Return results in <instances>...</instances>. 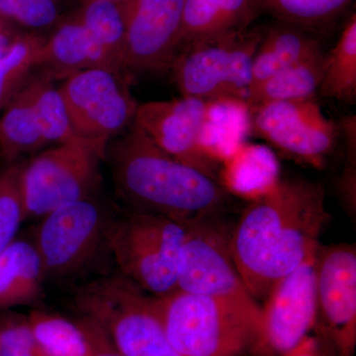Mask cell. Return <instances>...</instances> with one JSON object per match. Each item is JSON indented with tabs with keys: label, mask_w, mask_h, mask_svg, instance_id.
<instances>
[{
	"label": "cell",
	"mask_w": 356,
	"mask_h": 356,
	"mask_svg": "<svg viewBox=\"0 0 356 356\" xmlns=\"http://www.w3.org/2000/svg\"><path fill=\"white\" fill-rule=\"evenodd\" d=\"M283 356H337L334 346L327 337L315 332L309 334L293 350Z\"/></svg>",
	"instance_id": "obj_33"
},
{
	"label": "cell",
	"mask_w": 356,
	"mask_h": 356,
	"mask_svg": "<svg viewBox=\"0 0 356 356\" xmlns=\"http://www.w3.org/2000/svg\"><path fill=\"white\" fill-rule=\"evenodd\" d=\"M229 232L219 216L192 224L180 252L177 290L203 295L228 307L252 325L257 336L261 307L236 270L229 247Z\"/></svg>",
	"instance_id": "obj_7"
},
{
	"label": "cell",
	"mask_w": 356,
	"mask_h": 356,
	"mask_svg": "<svg viewBox=\"0 0 356 356\" xmlns=\"http://www.w3.org/2000/svg\"><path fill=\"white\" fill-rule=\"evenodd\" d=\"M329 219L322 185L303 178L280 177L250 199L229 232V247L257 301L317 252Z\"/></svg>",
	"instance_id": "obj_1"
},
{
	"label": "cell",
	"mask_w": 356,
	"mask_h": 356,
	"mask_svg": "<svg viewBox=\"0 0 356 356\" xmlns=\"http://www.w3.org/2000/svg\"><path fill=\"white\" fill-rule=\"evenodd\" d=\"M353 0H261L262 10L280 22L313 33L325 29L350 8Z\"/></svg>",
	"instance_id": "obj_26"
},
{
	"label": "cell",
	"mask_w": 356,
	"mask_h": 356,
	"mask_svg": "<svg viewBox=\"0 0 356 356\" xmlns=\"http://www.w3.org/2000/svg\"><path fill=\"white\" fill-rule=\"evenodd\" d=\"M89 69L108 70L102 50L76 14L63 18L44 40L35 70L56 81Z\"/></svg>",
	"instance_id": "obj_16"
},
{
	"label": "cell",
	"mask_w": 356,
	"mask_h": 356,
	"mask_svg": "<svg viewBox=\"0 0 356 356\" xmlns=\"http://www.w3.org/2000/svg\"><path fill=\"white\" fill-rule=\"evenodd\" d=\"M105 153L91 143H70L24 161L21 192L26 220L42 219L65 204L99 195Z\"/></svg>",
	"instance_id": "obj_8"
},
{
	"label": "cell",
	"mask_w": 356,
	"mask_h": 356,
	"mask_svg": "<svg viewBox=\"0 0 356 356\" xmlns=\"http://www.w3.org/2000/svg\"><path fill=\"white\" fill-rule=\"evenodd\" d=\"M37 343L46 356H93L106 337L83 318L76 323L58 314L34 310L27 318Z\"/></svg>",
	"instance_id": "obj_20"
},
{
	"label": "cell",
	"mask_w": 356,
	"mask_h": 356,
	"mask_svg": "<svg viewBox=\"0 0 356 356\" xmlns=\"http://www.w3.org/2000/svg\"><path fill=\"white\" fill-rule=\"evenodd\" d=\"M39 72L34 104L37 121L44 140L48 144H55L56 146L83 140L72 127L64 99L58 88H56L55 81L44 72L40 70Z\"/></svg>",
	"instance_id": "obj_28"
},
{
	"label": "cell",
	"mask_w": 356,
	"mask_h": 356,
	"mask_svg": "<svg viewBox=\"0 0 356 356\" xmlns=\"http://www.w3.org/2000/svg\"><path fill=\"white\" fill-rule=\"evenodd\" d=\"M315 274L317 318L314 330L329 339L337 356H353L356 346L355 245H318Z\"/></svg>",
	"instance_id": "obj_14"
},
{
	"label": "cell",
	"mask_w": 356,
	"mask_h": 356,
	"mask_svg": "<svg viewBox=\"0 0 356 356\" xmlns=\"http://www.w3.org/2000/svg\"><path fill=\"white\" fill-rule=\"evenodd\" d=\"M250 110V130L287 158L323 168L341 135L339 124L316 97L257 105Z\"/></svg>",
	"instance_id": "obj_11"
},
{
	"label": "cell",
	"mask_w": 356,
	"mask_h": 356,
	"mask_svg": "<svg viewBox=\"0 0 356 356\" xmlns=\"http://www.w3.org/2000/svg\"><path fill=\"white\" fill-rule=\"evenodd\" d=\"M0 356H46L33 336L27 318L0 321Z\"/></svg>",
	"instance_id": "obj_31"
},
{
	"label": "cell",
	"mask_w": 356,
	"mask_h": 356,
	"mask_svg": "<svg viewBox=\"0 0 356 356\" xmlns=\"http://www.w3.org/2000/svg\"><path fill=\"white\" fill-rule=\"evenodd\" d=\"M44 285L34 240L16 238L0 254V310L34 305L41 299Z\"/></svg>",
	"instance_id": "obj_19"
},
{
	"label": "cell",
	"mask_w": 356,
	"mask_h": 356,
	"mask_svg": "<svg viewBox=\"0 0 356 356\" xmlns=\"http://www.w3.org/2000/svg\"><path fill=\"white\" fill-rule=\"evenodd\" d=\"M63 6L64 0H0V17L39 33L58 24Z\"/></svg>",
	"instance_id": "obj_30"
},
{
	"label": "cell",
	"mask_w": 356,
	"mask_h": 356,
	"mask_svg": "<svg viewBox=\"0 0 356 356\" xmlns=\"http://www.w3.org/2000/svg\"><path fill=\"white\" fill-rule=\"evenodd\" d=\"M324 57L323 50L316 51L257 84L248 92V108L269 102L316 97Z\"/></svg>",
	"instance_id": "obj_22"
},
{
	"label": "cell",
	"mask_w": 356,
	"mask_h": 356,
	"mask_svg": "<svg viewBox=\"0 0 356 356\" xmlns=\"http://www.w3.org/2000/svg\"><path fill=\"white\" fill-rule=\"evenodd\" d=\"M44 40L40 33L24 31L0 58V114L36 69Z\"/></svg>",
	"instance_id": "obj_27"
},
{
	"label": "cell",
	"mask_w": 356,
	"mask_h": 356,
	"mask_svg": "<svg viewBox=\"0 0 356 356\" xmlns=\"http://www.w3.org/2000/svg\"><path fill=\"white\" fill-rule=\"evenodd\" d=\"M114 1H119V0H114Z\"/></svg>",
	"instance_id": "obj_36"
},
{
	"label": "cell",
	"mask_w": 356,
	"mask_h": 356,
	"mask_svg": "<svg viewBox=\"0 0 356 356\" xmlns=\"http://www.w3.org/2000/svg\"><path fill=\"white\" fill-rule=\"evenodd\" d=\"M104 161L128 210L193 222L220 216L228 205L221 182L173 158L136 124L109 143Z\"/></svg>",
	"instance_id": "obj_2"
},
{
	"label": "cell",
	"mask_w": 356,
	"mask_h": 356,
	"mask_svg": "<svg viewBox=\"0 0 356 356\" xmlns=\"http://www.w3.org/2000/svg\"><path fill=\"white\" fill-rule=\"evenodd\" d=\"M193 222L119 210L109 238L119 273L158 298L177 291L180 252Z\"/></svg>",
	"instance_id": "obj_5"
},
{
	"label": "cell",
	"mask_w": 356,
	"mask_h": 356,
	"mask_svg": "<svg viewBox=\"0 0 356 356\" xmlns=\"http://www.w3.org/2000/svg\"><path fill=\"white\" fill-rule=\"evenodd\" d=\"M185 0H119L125 22L126 72L170 70L178 51Z\"/></svg>",
	"instance_id": "obj_15"
},
{
	"label": "cell",
	"mask_w": 356,
	"mask_h": 356,
	"mask_svg": "<svg viewBox=\"0 0 356 356\" xmlns=\"http://www.w3.org/2000/svg\"><path fill=\"white\" fill-rule=\"evenodd\" d=\"M74 14L102 50L107 69L123 74L126 72V33L118 1L86 0L83 8Z\"/></svg>",
	"instance_id": "obj_23"
},
{
	"label": "cell",
	"mask_w": 356,
	"mask_h": 356,
	"mask_svg": "<svg viewBox=\"0 0 356 356\" xmlns=\"http://www.w3.org/2000/svg\"><path fill=\"white\" fill-rule=\"evenodd\" d=\"M58 90L77 136L105 154L109 143L135 121L139 103L123 74L105 69L83 70L65 79Z\"/></svg>",
	"instance_id": "obj_10"
},
{
	"label": "cell",
	"mask_w": 356,
	"mask_h": 356,
	"mask_svg": "<svg viewBox=\"0 0 356 356\" xmlns=\"http://www.w3.org/2000/svg\"><path fill=\"white\" fill-rule=\"evenodd\" d=\"M158 303L166 337L181 356H240L257 336L238 314L203 295L177 290Z\"/></svg>",
	"instance_id": "obj_9"
},
{
	"label": "cell",
	"mask_w": 356,
	"mask_h": 356,
	"mask_svg": "<svg viewBox=\"0 0 356 356\" xmlns=\"http://www.w3.org/2000/svg\"><path fill=\"white\" fill-rule=\"evenodd\" d=\"M214 104L185 96L147 102L139 104L134 124L173 158L221 182V161L211 149Z\"/></svg>",
	"instance_id": "obj_12"
},
{
	"label": "cell",
	"mask_w": 356,
	"mask_h": 356,
	"mask_svg": "<svg viewBox=\"0 0 356 356\" xmlns=\"http://www.w3.org/2000/svg\"><path fill=\"white\" fill-rule=\"evenodd\" d=\"M224 163L225 188L245 197H257L280 178L273 154L262 147L238 146Z\"/></svg>",
	"instance_id": "obj_24"
},
{
	"label": "cell",
	"mask_w": 356,
	"mask_h": 356,
	"mask_svg": "<svg viewBox=\"0 0 356 356\" xmlns=\"http://www.w3.org/2000/svg\"><path fill=\"white\" fill-rule=\"evenodd\" d=\"M316 252L267 295L261 329L248 350L252 356H283L313 331L317 318Z\"/></svg>",
	"instance_id": "obj_13"
},
{
	"label": "cell",
	"mask_w": 356,
	"mask_h": 356,
	"mask_svg": "<svg viewBox=\"0 0 356 356\" xmlns=\"http://www.w3.org/2000/svg\"><path fill=\"white\" fill-rule=\"evenodd\" d=\"M321 50L320 41L313 33L285 23L273 26L262 33L255 51L250 90L280 70Z\"/></svg>",
	"instance_id": "obj_21"
},
{
	"label": "cell",
	"mask_w": 356,
	"mask_h": 356,
	"mask_svg": "<svg viewBox=\"0 0 356 356\" xmlns=\"http://www.w3.org/2000/svg\"><path fill=\"white\" fill-rule=\"evenodd\" d=\"M23 32L17 25L0 17V58L8 53Z\"/></svg>",
	"instance_id": "obj_34"
},
{
	"label": "cell",
	"mask_w": 356,
	"mask_h": 356,
	"mask_svg": "<svg viewBox=\"0 0 356 356\" xmlns=\"http://www.w3.org/2000/svg\"><path fill=\"white\" fill-rule=\"evenodd\" d=\"M93 356H123L111 348L108 341L103 343Z\"/></svg>",
	"instance_id": "obj_35"
},
{
	"label": "cell",
	"mask_w": 356,
	"mask_h": 356,
	"mask_svg": "<svg viewBox=\"0 0 356 356\" xmlns=\"http://www.w3.org/2000/svg\"><path fill=\"white\" fill-rule=\"evenodd\" d=\"M261 10V0H185L178 51L193 42L247 29Z\"/></svg>",
	"instance_id": "obj_17"
},
{
	"label": "cell",
	"mask_w": 356,
	"mask_h": 356,
	"mask_svg": "<svg viewBox=\"0 0 356 356\" xmlns=\"http://www.w3.org/2000/svg\"><path fill=\"white\" fill-rule=\"evenodd\" d=\"M262 33L241 30L180 49L170 67L180 95L247 104L252 60Z\"/></svg>",
	"instance_id": "obj_6"
},
{
	"label": "cell",
	"mask_w": 356,
	"mask_h": 356,
	"mask_svg": "<svg viewBox=\"0 0 356 356\" xmlns=\"http://www.w3.org/2000/svg\"><path fill=\"white\" fill-rule=\"evenodd\" d=\"M72 301L120 355L181 356L166 337L158 298L118 270L77 285Z\"/></svg>",
	"instance_id": "obj_3"
},
{
	"label": "cell",
	"mask_w": 356,
	"mask_h": 356,
	"mask_svg": "<svg viewBox=\"0 0 356 356\" xmlns=\"http://www.w3.org/2000/svg\"><path fill=\"white\" fill-rule=\"evenodd\" d=\"M39 70H34L24 86L14 95L0 117V159L4 163L21 161L38 153L47 145L35 112Z\"/></svg>",
	"instance_id": "obj_18"
},
{
	"label": "cell",
	"mask_w": 356,
	"mask_h": 356,
	"mask_svg": "<svg viewBox=\"0 0 356 356\" xmlns=\"http://www.w3.org/2000/svg\"><path fill=\"white\" fill-rule=\"evenodd\" d=\"M24 161L6 163L0 170V254L15 240L21 224L26 221L21 192Z\"/></svg>",
	"instance_id": "obj_29"
},
{
	"label": "cell",
	"mask_w": 356,
	"mask_h": 356,
	"mask_svg": "<svg viewBox=\"0 0 356 356\" xmlns=\"http://www.w3.org/2000/svg\"><path fill=\"white\" fill-rule=\"evenodd\" d=\"M118 211L98 195L65 204L42 218L34 243L44 284L81 283L97 259L111 257L110 233Z\"/></svg>",
	"instance_id": "obj_4"
},
{
	"label": "cell",
	"mask_w": 356,
	"mask_h": 356,
	"mask_svg": "<svg viewBox=\"0 0 356 356\" xmlns=\"http://www.w3.org/2000/svg\"><path fill=\"white\" fill-rule=\"evenodd\" d=\"M318 92L341 102L356 97V15L344 24L339 40L323 62Z\"/></svg>",
	"instance_id": "obj_25"
},
{
	"label": "cell",
	"mask_w": 356,
	"mask_h": 356,
	"mask_svg": "<svg viewBox=\"0 0 356 356\" xmlns=\"http://www.w3.org/2000/svg\"><path fill=\"white\" fill-rule=\"evenodd\" d=\"M346 145V165L341 179V193L348 203L355 205V153H356V118L355 116L344 117L339 124Z\"/></svg>",
	"instance_id": "obj_32"
}]
</instances>
